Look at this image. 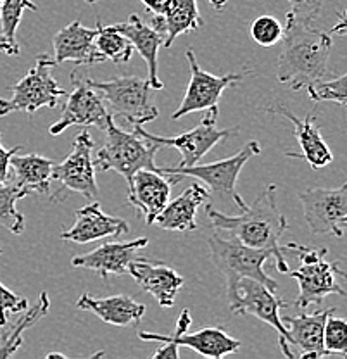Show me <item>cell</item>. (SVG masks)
Returning a JSON list of instances; mask_svg holds the SVG:
<instances>
[{
  "label": "cell",
  "instance_id": "obj_1",
  "mask_svg": "<svg viewBox=\"0 0 347 359\" xmlns=\"http://www.w3.org/2000/svg\"><path fill=\"white\" fill-rule=\"evenodd\" d=\"M206 215L215 230L229 233L249 247L268 250L273 254L278 271L289 273L285 247L280 244L289 223L277 205V185H268L252 204L240 209V215H225L211 204L206 205Z\"/></svg>",
  "mask_w": 347,
  "mask_h": 359
},
{
  "label": "cell",
  "instance_id": "obj_2",
  "mask_svg": "<svg viewBox=\"0 0 347 359\" xmlns=\"http://www.w3.org/2000/svg\"><path fill=\"white\" fill-rule=\"evenodd\" d=\"M282 40L283 47L277 61L278 83L302 90L323 80L332 50L330 33L315 29L287 13Z\"/></svg>",
  "mask_w": 347,
  "mask_h": 359
},
{
  "label": "cell",
  "instance_id": "obj_3",
  "mask_svg": "<svg viewBox=\"0 0 347 359\" xmlns=\"http://www.w3.org/2000/svg\"><path fill=\"white\" fill-rule=\"evenodd\" d=\"M106 144L99 149L93 166L99 171H116L126 180V185L139 170L161 171L156 166V152L159 145L140 137L135 130L132 133L118 128L114 118L107 123Z\"/></svg>",
  "mask_w": 347,
  "mask_h": 359
},
{
  "label": "cell",
  "instance_id": "obj_4",
  "mask_svg": "<svg viewBox=\"0 0 347 359\" xmlns=\"http://www.w3.org/2000/svg\"><path fill=\"white\" fill-rule=\"evenodd\" d=\"M285 250L296 254L299 257V268L290 271L289 275L299 283V295L296 299V308L306 309L309 304H322L323 299L330 294H337L346 297L347 292L339 285L337 276L347 278V273L339 268L337 261L328 263L325 261L328 250L325 247H306L301 244L283 245Z\"/></svg>",
  "mask_w": 347,
  "mask_h": 359
},
{
  "label": "cell",
  "instance_id": "obj_5",
  "mask_svg": "<svg viewBox=\"0 0 347 359\" xmlns=\"http://www.w3.org/2000/svg\"><path fill=\"white\" fill-rule=\"evenodd\" d=\"M207 245L211 249L212 263L225 276L226 287H231L240 278H251L277 292L278 283L264 271V264L273 259V254L242 244L233 237L225 238L218 230L207 238Z\"/></svg>",
  "mask_w": 347,
  "mask_h": 359
},
{
  "label": "cell",
  "instance_id": "obj_6",
  "mask_svg": "<svg viewBox=\"0 0 347 359\" xmlns=\"http://www.w3.org/2000/svg\"><path fill=\"white\" fill-rule=\"evenodd\" d=\"M88 85L102 97L111 116H119L128 125H142L154 121L159 109L149 99L151 85L140 76H116L111 80H92Z\"/></svg>",
  "mask_w": 347,
  "mask_h": 359
},
{
  "label": "cell",
  "instance_id": "obj_7",
  "mask_svg": "<svg viewBox=\"0 0 347 359\" xmlns=\"http://www.w3.org/2000/svg\"><path fill=\"white\" fill-rule=\"evenodd\" d=\"M55 66L54 57L47 54H39L35 66L13 85L11 99H0V118L13 112H33L42 107L57 109L59 97L66 95V90L59 87L50 69Z\"/></svg>",
  "mask_w": 347,
  "mask_h": 359
},
{
  "label": "cell",
  "instance_id": "obj_8",
  "mask_svg": "<svg viewBox=\"0 0 347 359\" xmlns=\"http://www.w3.org/2000/svg\"><path fill=\"white\" fill-rule=\"evenodd\" d=\"M226 290H229L230 311L238 316H256L257 320L273 327L278 332L280 351L283 356L292 359L294 354L290 351L289 330L280 316V309L289 308V304L283 299L277 297V294L266 285L251 278L237 280L233 285L226 287Z\"/></svg>",
  "mask_w": 347,
  "mask_h": 359
},
{
  "label": "cell",
  "instance_id": "obj_9",
  "mask_svg": "<svg viewBox=\"0 0 347 359\" xmlns=\"http://www.w3.org/2000/svg\"><path fill=\"white\" fill-rule=\"evenodd\" d=\"M261 154L259 142L251 140L237 152V154L225 157V159L215 161V163L207 164H193V166H166L159 168L163 173L178 175V177H192L206 185L209 192L218 194V196L226 197V199L233 202L238 209L245 208V202L238 196L237 192V180L240 175L242 168L247 164L251 157Z\"/></svg>",
  "mask_w": 347,
  "mask_h": 359
},
{
  "label": "cell",
  "instance_id": "obj_10",
  "mask_svg": "<svg viewBox=\"0 0 347 359\" xmlns=\"http://www.w3.org/2000/svg\"><path fill=\"white\" fill-rule=\"evenodd\" d=\"M218 107L207 109L204 118L200 119V123L196 128L180 135H175V137H161V135L149 133L145 132L142 125H133L132 130H135L140 137L158 144L159 147L178 149V152L182 154V161L180 164H178L180 168L193 166V164L199 163L215 145H218L219 142L226 140V138L238 133V128H218V126H216V123H218Z\"/></svg>",
  "mask_w": 347,
  "mask_h": 359
},
{
  "label": "cell",
  "instance_id": "obj_11",
  "mask_svg": "<svg viewBox=\"0 0 347 359\" xmlns=\"http://www.w3.org/2000/svg\"><path fill=\"white\" fill-rule=\"evenodd\" d=\"M192 325V314L189 309H184L177 320V328L171 335L154 334V332H139V339L145 342H171L177 347H189L204 358L219 359L229 354H235L240 349V340L233 339L223 328L209 327L200 328L197 332H189Z\"/></svg>",
  "mask_w": 347,
  "mask_h": 359
},
{
  "label": "cell",
  "instance_id": "obj_12",
  "mask_svg": "<svg viewBox=\"0 0 347 359\" xmlns=\"http://www.w3.org/2000/svg\"><path fill=\"white\" fill-rule=\"evenodd\" d=\"M71 81L74 90L68 95L61 118L52 123L48 133L61 135L71 126H95L106 132L107 123L113 119V116L107 111L102 97L88 85L87 76L80 74L78 67H74L71 73Z\"/></svg>",
  "mask_w": 347,
  "mask_h": 359
},
{
  "label": "cell",
  "instance_id": "obj_13",
  "mask_svg": "<svg viewBox=\"0 0 347 359\" xmlns=\"http://www.w3.org/2000/svg\"><path fill=\"white\" fill-rule=\"evenodd\" d=\"M93 149L95 144L90 133L80 132L76 135L69 156L52 168V182L61 185L55 194L62 197L64 192H76L87 199H97L99 185H97L95 166H93Z\"/></svg>",
  "mask_w": 347,
  "mask_h": 359
},
{
  "label": "cell",
  "instance_id": "obj_14",
  "mask_svg": "<svg viewBox=\"0 0 347 359\" xmlns=\"http://www.w3.org/2000/svg\"><path fill=\"white\" fill-rule=\"evenodd\" d=\"M185 55L190 65V81L184 100L178 106V109L171 114V119H180L186 114H192V112L218 107L222 93L229 87H233L238 81L244 80L245 76V73H230L225 76H216V74L207 73L197 62L196 52L192 47L186 48Z\"/></svg>",
  "mask_w": 347,
  "mask_h": 359
},
{
  "label": "cell",
  "instance_id": "obj_15",
  "mask_svg": "<svg viewBox=\"0 0 347 359\" xmlns=\"http://www.w3.org/2000/svg\"><path fill=\"white\" fill-rule=\"evenodd\" d=\"M299 201L313 233L344 237L342 222L347 216V183L337 189H308L299 194Z\"/></svg>",
  "mask_w": 347,
  "mask_h": 359
},
{
  "label": "cell",
  "instance_id": "obj_16",
  "mask_svg": "<svg viewBox=\"0 0 347 359\" xmlns=\"http://www.w3.org/2000/svg\"><path fill=\"white\" fill-rule=\"evenodd\" d=\"M178 175L154 170H139L128 183V204L144 218L145 224H154L159 212L170 202L171 189L180 182Z\"/></svg>",
  "mask_w": 347,
  "mask_h": 359
},
{
  "label": "cell",
  "instance_id": "obj_17",
  "mask_svg": "<svg viewBox=\"0 0 347 359\" xmlns=\"http://www.w3.org/2000/svg\"><path fill=\"white\" fill-rule=\"evenodd\" d=\"M149 245L147 237L135 238L128 242H107L87 254H80L71 259L74 268L92 269L99 273L100 278H107L109 275H125L128 273V264L137 259V252Z\"/></svg>",
  "mask_w": 347,
  "mask_h": 359
},
{
  "label": "cell",
  "instance_id": "obj_18",
  "mask_svg": "<svg viewBox=\"0 0 347 359\" xmlns=\"http://www.w3.org/2000/svg\"><path fill=\"white\" fill-rule=\"evenodd\" d=\"M97 33L99 26L87 28L80 21H73L59 29L52 39L55 65L73 62L74 66H92L104 62V57L95 47Z\"/></svg>",
  "mask_w": 347,
  "mask_h": 359
},
{
  "label": "cell",
  "instance_id": "obj_19",
  "mask_svg": "<svg viewBox=\"0 0 347 359\" xmlns=\"http://www.w3.org/2000/svg\"><path fill=\"white\" fill-rule=\"evenodd\" d=\"M128 275L147 294L158 301L161 308H171L175 304L178 290L184 285V276L173 268L163 263H154L147 257H137L128 264Z\"/></svg>",
  "mask_w": 347,
  "mask_h": 359
},
{
  "label": "cell",
  "instance_id": "obj_20",
  "mask_svg": "<svg viewBox=\"0 0 347 359\" xmlns=\"http://www.w3.org/2000/svg\"><path fill=\"white\" fill-rule=\"evenodd\" d=\"M74 222L69 230L61 233L62 241L76 242V244H88V242L99 241L106 237H119L128 233L130 226L123 218L109 216L100 209L99 202L85 205L74 212Z\"/></svg>",
  "mask_w": 347,
  "mask_h": 359
},
{
  "label": "cell",
  "instance_id": "obj_21",
  "mask_svg": "<svg viewBox=\"0 0 347 359\" xmlns=\"http://www.w3.org/2000/svg\"><path fill=\"white\" fill-rule=\"evenodd\" d=\"M268 112H275V114L283 116V118H287L294 125V135H296L297 142H299L302 152L299 156L287 152V156L302 157L304 161H308V164L313 170H322V168L328 166L334 161V154H332L327 142L323 140L318 123L315 121L313 114H308L306 118L301 119L294 112L287 109V107L280 106V104L268 107Z\"/></svg>",
  "mask_w": 347,
  "mask_h": 359
},
{
  "label": "cell",
  "instance_id": "obj_22",
  "mask_svg": "<svg viewBox=\"0 0 347 359\" xmlns=\"http://www.w3.org/2000/svg\"><path fill=\"white\" fill-rule=\"evenodd\" d=\"M332 313H335V308L322 309V311H315L311 314L282 318L283 325H285L290 335V351H292V347L299 349L297 358L318 359L328 356L323 346V332L325 321Z\"/></svg>",
  "mask_w": 347,
  "mask_h": 359
},
{
  "label": "cell",
  "instance_id": "obj_23",
  "mask_svg": "<svg viewBox=\"0 0 347 359\" xmlns=\"http://www.w3.org/2000/svg\"><path fill=\"white\" fill-rule=\"evenodd\" d=\"M114 29H118L119 33L126 36L133 45L137 52L144 57V61L147 62L149 67V85L151 90H163L164 83L159 78V48L163 47L164 40L163 36L152 28L151 25L144 22L137 14H130V18L123 22H116L113 25Z\"/></svg>",
  "mask_w": 347,
  "mask_h": 359
},
{
  "label": "cell",
  "instance_id": "obj_24",
  "mask_svg": "<svg viewBox=\"0 0 347 359\" xmlns=\"http://www.w3.org/2000/svg\"><path fill=\"white\" fill-rule=\"evenodd\" d=\"M209 190L200 183H192L177 199L168 202L156 218V224L170 231L197 230V211L209 199Z\"/></svg>",
  "mask_w": 347,
  "mask_h": 359
},
{
  "label": "cell",
  "instance_id": "obj_25",
  "mask_svg": "<svg viewBox=\"0 0 347 359\" xmlns=\"http://www.w3.org/2000/svg\"><path fill=\"white\" fill-rule=\"evenodd\" d=\"M76 306L78 309L90 311L95 316H99L104 323L114 325V327H137L145 314V306L125 294L102 299L81 294Z\"/></svg>",
  "mask_w": 347,
  "mask_h": 359
},
{
  "label": "cell",
  "instance_id": "obj_26",
  "mask_svg": "<svg viewBox=\"0 0 347 359\" xmlns=\"http://www.w3.org/2000/svg\"><path fill=\"white\" fill-rule=\"evenodd\" d=\"M149 25L163 36V47H171L178 35L197 32L204 26L197 0H173V6L164 16L149 14Z\"/></svg>",
  "mask_w": 347,
  "mask_h": 359
},
{
  "label": "cell",
  "instance_id": "obj_27",
  "mask_svg": "<svg viewBox=\"0 0 347 359\" xmlns=\"http://www.w3.org/2000/svg\"><path fill=\"white\" fill-rule=\"evenodd\" d=\"M54 164V161L40 154H14L11 157V166L16 173V185L25 189L28 196H50Z\"/></svg>",
  "mask_w": 347,
  "mask_h": 359
},
{
  "label": "cell",
  "instance_id": "obj_28",
  "mask_svg": "<svg viewBox=\"0 0 347 359\" xmlns=\"http://www.w3.org/2000/svg\"><path fill=\"white\" fill-rule=\"evenodd\" d=\"M48 308H50L48 294L47 292H42L39 295V299H36L35 304L26 308V313L23 316L18 318L13 325H9V321H7L2 335H0V359L11 358L18 353V349L25 344V332L28 328H32L36 321L42 320L48 313Z\"/></svg>",
  "mask_w": 347,
  "mask_h": 359
},
{
  "label": "cell",
  "instance_id": "obj_29",
  "mask_svg": "<svg viewBox=\"0 0 347 359\" xmlns=\"http://www.w3.org/2000/svg\"><path fill=\"white\" fill-rule=\"evenodd\" d=\"M99 33L95 36V47L104 57V61H113L116 65H125L132 59L133 45L123 33L114 29L113 26H104L102 22L97 21Z\"/></svg>",
  "mask_w": 347,
  "mask_h": 359
},
{
  "label": "cell",
  "instance_id": "obj_30",
  "mask_svg": "<svg viewBox=\"0 0 347 359\" xmlns=\"http://www.w3.org/2000/svg\"><path fill=\"white\" fill-rule=\"evenodd\" d=\"M26 196L28 192L16 183L0 185V226L13 235H21L25 231V216L18 211L16 202Z\"/></svg>",
  "mask_w": 347,
  "mask_h": 359
},
{
  "label": "cell",
  "instance_id": "obj_31",
  "mask_svg": "<svg viewBox=\"0 0 347 359\" xmlns=\"http://www.w3.org/2000/svg\"><path fill=\"white\" fill-rule=\"evenodd\" d=\"M26 11L36 13L39 7L32 0H4L0 4V22H2V29L0 32L4 33V36L13 45H18L16 33Z\"/></svg>",
  "mask_w": 347,
  "mask_h": 359
},
{
  "label": "cell",
  "instance_id": "obj_32",
  "mask_svg": "<svg viewBox=\"0 0 347 359\" xmlns=\"http://www.w3.org/2000/svg\"><path fill=\"white\" fill-rule=\"evenodd\" d=\"M306 90L309 99L315 102H337L347 106V73L330 81H316Z\"/></svg>",
  "mask_w": 347,
  "mask_h": 359
},
{
  "label": "cell",
  "instance_id": "obj_33",
  "mask_svg": "<svg viewBox=\"0 0 347 359\" xmlns=\"http://www.w3.org/2000/svg\"><path fill=\"white\" fill-rule=\"evenodd\" d=\"M323 346L328 356L339 354L347 358V321L342 318H335L334 313L325 321Z\"/></svg>",
  "mask_w": 347,
  "mask_h": 359
},
{
  "label": "cell",
  "instance_id": "obj_34",
  "mask_svg": "<svg viewBox=\"0 0 347 359\" xmlns=\"http://www.w3.org/2000/svg\"><path fill=\"white\" fill-rule=\"evenodd\" d=\"M251 36L261 47H273L283 39V26L273 16H261L251 25Z\"/></svg>",
  "mask_w": 347,
  "mask_h": 359
},
{
  "label": "cell",
  "instance_id": "obj_35",
  "mask_svg": "<svg viewBox=\"0 0 347 359\" xmlns=\"http://www.w3.org/2000/svg\"><path fill=\"white\" fill-rule=\"evenodd\" d=\"M26 308H28V299L14 294L13 290L7 289L0 282V325L6 327L7 321H9V314L23 313L26 311Z\"/></svg>",
  "mask_w": 347,
  "mask_h": 359
},
{
  "label": "cell",
  "instance_id": "obj_36",
  "mask_svg": "<svg viewBox=\"0 0 347 359\" xmlns=\"http://www.w3.org/2000/svg\"><path fill=\"white\" fill-rule=\"evenodd\" d=\"M290 4V11L296 20H299L306 25H313V21L318 20L320 13L323 9L325 0H287Z\"/></svg>",
  "mask_w": 347,
  "mask_h": 359
},
{
  "label": "cell",
  "instance_id": "obj_37",
  "mask_svg": "<svg viewBox=\"0 0 347 359\" xmlns=\"http://www.w3.org/2000/svg\"><path fill=\"white\" fill-rule=\"evenodd\" d=\"M0 138H2V133H0ZM20 151H21L20 145H18V147H13V149H4L2 140H0V185L7 183V180H9L11 157Z\"/></svg>",
  "mask_w": 347,
  "mask_h": 359
},
{
  "label": "cell",
  "instance_id": "obj_38",
  "mask_svg": "<svg viewBox=\"0 0 347 359\" xmlns=\"http://www.w3.org/2000/svg\"><path fill=\"white\" fill-rule=\"evenodd\" d=\"M140 2L144 4L149 14H156V16H164L173 6V0H140Z\"/></svg>",
  "mask_w": 347,
  "mask_h": 359
},
{
  "label": "cell",
  "instance_id": "obj_39",
  "mask_svg": "<svg viewBox=\"0 0 347 359\" xmlns=\"http://www.w3.org/2000/svg\"><path fill=\"white\" fill-rule=\"evenodd\" d=\"M180 347H177L175 346V344H171V342H166L164 344L163 347H159L158 351H156L154 354H152V359H159V358H163V359H178L180 358Z\"/></svg>",
  "mask_w": 347,
  "mask_h": 359
},
{
  "label": "cell",
  "instance_id": "obj_40",
  "mask_svg": "<svg viewBox=\"0 0 347 359\" xmlns=\"http://www.w3.org/2000/svg\"><path fill=\"white\" fill-rule=\"evenodd\" d=\"M330 35L347 36V7L344 13L339 14V22L337 25H334V28L330 29Z\"/></svg>",
  "mask_w": 347,
  "mask_h": 359
},
{
  "label": "cell",
  "instance_id": "obj_41",
  "mask_svg": "<svg viewBox=\"0 0 347 359\" xmlns=\"http://www.w3.org/2000/svg\"><path fill=\"white\" fill-rule=\"evenodd\" d=\"M0 52L7 55H20V47L18 45H13L9 40L4 36V33L0 32Z\"/></svg>",
  "mask_w": 347,
  "mask_h": 359
},
{
  "label": "cell",
  "instance_id": "obj_42",
  "mask_svg": "<svg viewBox=\"0 0 347 359\" xmlns=\"http://www.w3.org/2000/svg\"><path fill=\"white\" fill-rule=\"evenodd\" d=\"M209 4H211L216 11H223L226 7V4H229V0H209Z\"/></svg>",
  "mask_w": 347,
  "mask_h": 359
},
{
  "label": "cell",
  "instance_id": "obj_43",
  "mask_svg": "<svg viewBox=\"0 0 347 359\" xmlns=\"http://www.w3.org/2000/svg\"><path fill=\"white\" fill-rule=\"evenodd\" d=\"M85 2H87V4H95L97 0H85Z\"/></svg>",
  "mask_w": 347,
  "mask_h": 359
},
{
  "label": "cell",
  "instance_id": "obj_44",
  "mask_svg": "<svg viewBox=\"0 0 347 359\" xmlns=\"http://www.w3.org/2000/svg\"><path fill=\"white\" fill-rule=\"evenodd\" d=\"M2 332H4V325H0V335H2Z\"/></svg>",
  "mask_w": 347,
  "mask_h": 359
},
{
  "label": "cell",
  "instance_id": "obj_45",
  "mask_svg": "<svg viewBox=\"0 0 347 359\" xmlns=\"http://www.w3.org/2000/svg\"><path fill=\"white\" fill-rule=\"evenodd\" d=\"M342 224H346V226H347V216L344 218V222H342Z\"/></svg>",
  "mask_w": 347,
  "mask_h": 359
},
{
  "label": "cell",
  "instance_id": "obj_46",
  "mask_svg": "<svg viewBox=\"0 0 347 359\" xmlns=\"http://www.w3.org/2000/svg\"><path fill=\"white\" fill-rule=\"evenodd\" d=\"M4 2V0H0V4H2Z\"/></svg>",
  "mask_w": 347,
  "mask_h": 359
},
{
  "label": "cell",
  "instance_id": "obj_47",
  "mask_svg": "<svg viewBox=\"0 0 347 359\" xmlns=\"http://www.w3.org/2000/svg\"><path fill=\"white\" fill-rule=\"evenodd\" d=\"M0 254H2V249H0Z\"/></svg>",
  "mask_w": 347,
  "mask_h": 359
}]
</instances>
